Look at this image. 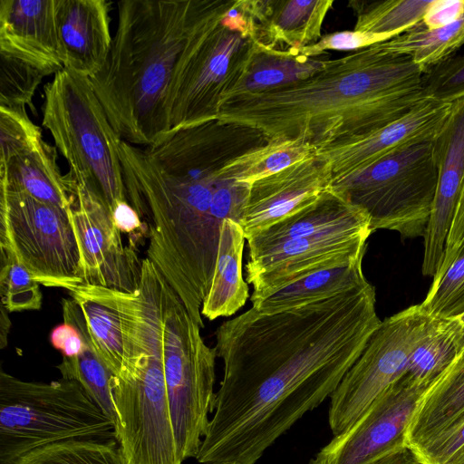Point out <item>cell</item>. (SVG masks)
Listing matches in <instances>:
<instances>
[{"label": "cell", "mask_w": 464, "mask_h": 464, "mask_svg": "<svg viewBox=\"0 0 464 464\" xmlns=\"http://www.w3.org/2000/svg\"><path fill=\"white\" fill-rule=\"evenodd\" d=\"M109 3L57 0L63 67L87 78L104 66L112 44Z\"/></svg>", "instance_id": "d6986e66"}, {"label": "cell", "mask_w": 464, "mask_h": 464, "mask_svg": "<svg viewBox=\"0 0 464 464\" xmlns=\"http://www.w3.org/2000/svg\"><path fill=\"white\" fill-rule=\"evenodd\" d=\"M0 53L50 74L63 69L57 0H0Z\"/></svg>", "instance_id": "ac0fdd59"}, {"label": "cell", "mask_w": 464, "mask_h": 464, "mask_svg": "<svg viewBox=\"0 0 464 464\" xmlns=\"http://www.w3.org/2000/svg\"><path fill=\"white\" fill-rule=\"evenodd\" d=\"M67 292L82 310L98 356L116 377H125L131 366L125 311L126 293L87 284L74 285Z\"/></svg>", "instance_id": "44dd1931"}, {"label": "cell", "mask_w": 464, "mask_h": 464, "mask_svg": "<svg viewBox=\"0 0 464 464\" xmlns=\"http://www.w3.org/2000/svg\"><path fill=\"white\" fill-rule=\"evenodd\" d=\"M464 446V413L416 450L426 464H447Z\"/></svg>", "instance_id": "f35d334b"}, {"label": "cell", "mask_w": 464, "mask_h": 464, "mask_svg": "<svg viewBox=\"0 0 464 464\" xmlns=\"http://www.w3.org/2000/svg\"><path fill=\"white\" fill-rule=\"evenodd\" d=\"M365 464H426L404 440L385 450Z\"/></svg>", "instance_id": "ee69618b"}, {"label": "cell", "mask_w": 464, "mask_h": 464, "mask_svg": "<svg viewBox=\"0 0 464 464\" xmlns=\"http://www.w3.org/2000/svg\"><path fill=\"white\" fill-rule=\"evenodd\" d=\"M134 368L111 380L115 440L124 464H182L167 394L158 294L149 295L128 324Z\"/></svg>", "instance_id": "5b68a950"}, {"label": "cell", "mask_w": 464, "mask_h": 464, "mask_svg": "<svg viewBox=\"0 0 464 464\" xmlns=\"http://www.w3.org/2000/svg\"><path fill=\"white\" fill-rule=\"evenodd\" d=\"M252 44L246 0H209L175 70L168 100L170 131L217 119Z\"/></svg>", "instance_id": "8992f818"}, {"label": "cell", "mask_w": 464, "mask_h": 464, "mask_svg": "<svg viewBox=\"0 0 464 464\" xmlns=\"http://www.w3.org/2000/svg\"><path fill=\"white\" fill-rule=\"evenodd\" d=\"M332 182L329 164L317 154L254 182L240 222L246 239L312 204Z\"/></svg>", "instance_id": "e0dca14e"}, {"label": "cell", "mask_w": 464, "mask_h": 464, "mask_svg": "<svg viewBox=\"0 0 464 464\" xmlns=\"http://www.w3.org/2000/svg\"><path fill=\"white\" fill-rule=\"evenodd\" d=\"M206 464H240V463L235 462V461H220V462H210V463H206Z\"/></svg>", "instance_id": "c3c4849f"}, {"label": "cell", "mask_w": 464, "mask_h": 464, "mask_svg": "<svg viewBox=\"0 0 464 464\" xmlns=\"http://www.w3.org/2000/svg\"><path fill=\"white\" fill-rule=\"evenodd\" d=\"M438 185L433 141L400 149L367 168L334 179L331 188L362 209L372 231L423 237Z\"/></svg>", "instance_id": "30bf717a"}, {"label": "cell", "mask_w": 464, "mask_h": 464, "mask_svg": "<svg viewBox=\"0 0 464 464\" xmlns=\"http://www.w3.org/2000/svg\"><path fill=\"white\" fill-rule=\"evenodd\" d=\"M68 174L73 201L67 213L79 249L82 283L137 294L142 259L133 246L123 244L106 201Z\"/></svg>", "instance_id": "4fadbf2b"}, {"label": "cell", "mask_w": 464, "mask_h": 464, "mask_svg": "<svg viewBox=\"0 0 464 464\" xmlns=\"http://www.w3.org/2000/svg\"><path fill=\"white\" fill-rule=\"evenodd\" d=\"M111 215L114 224L121 234L133 236L138 240L140 236L148 232L141 218L128 201L118 203L112 208Z\"/></svg>", "instance_id": "7bdbcfd3"}, {"label": "cell", "mask_w": 464, "mask_h": 464, "mask_svg": "<svg viewBox=\"0 0 464 464\" xmlns=\"http://www.w3.org/2000/svg\"><path fill=\"white\" fill-rule=\"evenodd\" d=\"M62 307L63 323L76 328L84 341V348L75 356H63L57 369L63 379L80 383L92 401L115 424L116 412L111 395V380L114 374L96 353L78 304L71 297L63 298Z\"/></svg>", "instance_id": "83f0119b"}, {"label": "cell", "mask_w": 464, "mask_h": 464, "mask_svg": "<svg viewBox=\"0 0 464 464\" xmlns=\"http://www.w3.org/2000/svg\"><path fill=\"white\" fill-rule=\"evenodd\" d=\"M464 235V187L461 193V197L459 199V203L458 206L457 213L450 229V232L448 237L445 255L443 263L440 268L445 266L453 254L455 253L457 247L459 246L462 237ZM440 272V271H439Z\"/></svg>", "instance_id": "f6af8a7d"}, {"label": "cell", "mask_w": 464, "mask_h": 464, "mask_svg": "<svg viewBox=\"0 0 464 464\" xmlns=\"http://www.w3.org/2000/svg\"><path fill=\"white\" fill-rule=\"evenodd\" d=\"M456 317H458V319L464 324V312Z\"/></svg>", "instance_id": "681fc988"}, {"label": "cell", "mask_w": 464, "mask_h": 464, "mask_svg": "<svg viewBox=\"0 0 464 464\" xmlns=\"http://www.w3.org/2000/svg\"><path fill=\"white\" fill-rule=\"evenodd\" d=\"M434 320L415 304L382 321L330 396L328 421L334 436L349 429L401 378Z\"/></svg>", "instance_id": "7c38bea8"}, {"label": "cell", "mask_w": 464, "mask_h": 464, "mask_svg": "<svg viewBox=\"0 0 464 464\" xmlns=\"http://www.w3.org/2000/svg\"><path fill=\"white\" fill-rule=\"evenodd\" d=\"M394 38L391 34H374L357 31L334 32L323 35L316 43L301 48L299 53L317 57L326 51H358Z\"/></svg>", "instance_id": "ab89813d"}, {"label": "cell", "mask_w": 464, "mask_h": 464, "mask_svg": "<svg viewBox=\"0 0 464 464\" xmlns=\"http://www.w3.org/2000/svg\"><path fill=\"white\" fill-rule=\"evenodd\" d=\"M316 151L300 139L271 140L230 160L220 173L224 178L251 185L315 155Z\"/></svg>", "instance_id": "4dcf8cb0"}, {"label": "cell", "mask_w": 464, "mask_h": 464, "mask_svg": "<svg viewBox=\"0 0 464 464\" xmlns=\"http://www.w3.org/2000/svg\"><path fill=\"white\" fill-rule=\"evenodd\" d=\"M451 104L423 99L393 122L316 154L329 164L333 179L352 174L400 149L433 140L446 121Z\"/></svg>", "instance_id": "2e32d148"}, {"label": "cell", "mask_w": 464, "mask_h": 464, "mask_svg": "<svg viewBox=\"0 0 464 464\" xmlns=\"http://www.w3.org/2000/svg\"><path fill=\"white\" fill-rule=\"evenodd\" d=\"M447 464H464V446L450 459Z\"/></svg>", "instance_id": "7dc6e473"}, {"label": "cell", "mask_w": 464, "mask_h": 464, "mask_svg": "<svg viewBox=\"0 0 464 464\" xmlns=\"http://www.w3.org/2000/svg\"><path fill=\"white\" fill-rule=\"evenodd\" d=\"M365 252L352 255L307 271L276 287L253 292L252 307L272 313L325 299L367 282L362 272Z\"/></svg>", "instance_id": "603a6c76"}, {"label": "cell", "mask_w": 464, "mask_h": 464, "mask_svg": "<svg viewBox=\"0 0 464 464\" xmlns=\"http://www.w3.org/2000/svg\"><path fill=\"white\" fill-rule=\"evenodd\" d=\"M115 439V424L76 381L27 382L0 371V464L54 443Z\"/></svg>", "instance_id": "52a82bcc"}, {"label": "cell", "mask_w": 464, "mask_h": 464, "mask_svg": "<svg viewBox=\"0 0 464 464\" xmlns=\"http://www.w3.org/2000/svg\"><path fill=\"white\" fill-rule=\"evenodd\" d=\"M368 281L272 313L251 307L215 332L224 375L197 460L256 464L330 397L382 321Z\"/></svg>", "instance_id": "6da1fadb"}, {"label": "cell", "mask_w": 464, "mask_h": 464, "mask_svg": "<svg viewBox=\"0 0 464 464\" xmlns=\"http://www.w3.org/2000/svg\"><path fill=\"white\" fill-rule=\"evenodd\" d=\"M327 61L304 56L297 50L269 48L253 40L245 66L221 103L233 97L271 92L304 81L323 69Z\"/></svg>", "instance_id": "cb8c5ba5"}, {"label": "cell", "mask_w": 464, "mask_h": 464, "mask_svg": "<svg viewBox=\"0 0 464 464\" xmlns=\"http://www.w3.org/2000/svg\"><path fill=\"white\" fill-rule=\"evenodd\" d=\"M11 322L8 317V311L1 305L0 316V347L4 348L7 344V335L9 333Z\"/></svg>", "instance_id": "bcb514c9"}, {"label": "cell", "mask_w": 464, "mask_h": 464, "mask_svg": "<svg viewBox=\"0 0 464 464\" xmlns=\"http://www.w3.org/2000/svg\"><path fill=\"white\" fill-rule=\"evenodd\" d=\"M42 140L41 129L25 109L0 106V165L34 149Z\"/></svg>", "instance_id": "8d00e7d4"}, {"label": "cell", "mask_w": 464, "mask_h": 464, "mask_svg": "<svg viewBox=\"0 0 464 464\" xmlns=\"http://www.w3.org/2000/svg\"><path fill=\"white\" fill-rule=\"evenodd\" d=\"M464 44V14L448 25L429 29L420 22L407 32L377 46L383 52L407 55L423 71L449 59Z\"/></svg>", "instance_id": "f546056e"}, {"label": "cell", "mask_w": 464, "mask_h": 464, "mask_svg": "<svg viewBox=\"0 0 464 464\" xmlns=\"http://www.w3.org/2000/svg\"><path fill=\"white\" fill-rule=\"evenodd\" d=\"M209 0H121L104 66L90 77L117 135L151 146L170 131L168 100L175 70Z\"/></svg>", "instance_id": "3957f363"}, {"label": "cell", "mask_w": 464, "mask_h": 464, "mask_svg": "<svg viewBox=\"0 0 464 464\" xmlns=\"http://www.w3.org/2000/svg\"><path fill=\"white\" fill-rule=\"evenodd\" d=\"M421 93L424 99L446 102L464 96V54L453 55L425 71Z\"/></svg>", "instance_id": "74e56055"}, {"label": "cell", "mask_w": 464, "mask_h": 464, "mask_svg": "<svg viewBox=\"0 0 464 464\" xmlns=\"http://www.w3.org/2000/svg\"><path fill=\"white\" fill-rule=\"evenodd\" d=\"M116 148L128 202L140 218H149L147 258L203 328L201 308L223 222L212 209L220 171L169 172L152 163L140 146L120 139Z\"/></svg>", "instance_id": "277c9868"}, {"label": "cell", "mask_w": 464, "mask_h": 464, "mask_svg": "<svg viewBox=\"0 0 464 464\" xmlns=\"http://www.w3.org/2000/svg\"><path fill=\"white\" fill-rule=\"evenodd\" d=\"M464 413V351L420 397L404 433L416 450Z\"/></svg>", "instance_id": "484cf974"}, {"label": "cell", "mask_w": 464, "mask_h": 464, "mask_svg": "<svg viewBox=\"0 0 464 464\" xmlns=\"http://www.w3.org/2000/svg\"><path fill=\"white\" fill-rule=\"evenodd\" d=\"M50 73L31 63L0 53V106L32 108L34 92Z\"/></svg>", "instance_id": "e575fe53"}, {"label": "cell", "mask_w": 464, "mask_h": 464, "mask_svg": "<svg viewBox=\"0 0 464 464\" xmlns=\"http://www.w3.org/2000/svg\"><path fill=\"white\" fill-rule=\"evenodd\" d=\"M367 215L332 188L314 202L246 239L247 248L291 239L369 236Z\"/></svg>", "instance_id": "ffe728a7"}, {"label": "cell", "mask_w": 464, "mask_h": 464, "mask_svg": "<svg viewBox=\"0 0 464 464\" xmlns=\"http://www.w3.org/2000/svg\"><path fill=\"white\" fill-rule=\"evenodd\" d=\"M50 341L52 345L65 357L75 356L84 348V341L79 332L75 327L65 323L53 329Z\"/></svg>", "instance_id": "b9f144b4"}, {"label": "cell", "mask_w": 464, "mask_h": 464, "mask_svg": "<svg viewBox=\"0 0 464 464\" xmlns=\"http://www.w3.org/2000/svg\"><path fill=\"white\" fill-rule=\"evenodd\" d=\"M432 141L438 185L423 236L422 274L434 277L443 263L464 187V96L452 102L450 114Z\"/></svg>", "instance_id": "9a60e30c"}, {"label": "cell", "mask_w": 464, "mask_h": 464, "mask_svg": "<svg viewBox=\"0 0 464 464\" xmlns=\"http://www.w3.org/2000/svg\"><path fill=\"white\" fill-rule=\"evenodd\" d=\"M464 14V0H432L422 22L436 29L459 20Z\"/></svg>", "instance_id": "60d3db41"}, {"label": "cell", "mask_w": 464, "mask_h": 464, "mask_svg": "<svg viewBox=\"0 0 464 464\" xmlns=\"http://www.w3.org/2000/svg\"><path fill=\"white\" fill-rule=\"evenodd\" d=\"M423 72L411 57L374 44L328 59L304 81L227 99L217 120L254 129L267 141L300 139L318 151L406 115L424 99Z\"/></svg>", "instance_id": "7a4b0ae2"}, {"label": "cell", "mask_w": 464, "mask_h": 464, "mask_svg": "<svg viewBox=\"0 0 464 464\" xmlns=\"http://www.w3.org/2000/svg\"><path fill=\"white\" fill-rule=\"evenodd\" d=\"M333 0H247L253 40L274 49L297 50L316 43Z\"/></svg>", "instance_id": "7402d4cb"}, {"label": "cell", "mask_w": 464, "mask_h": 464, "mask_svg": "<svg viewBox=\"0 0 464 464\" xmlns=\"http://www.w3.org/2000/svg\"><path fill=\"white\" fill-rule=\"evenodd\" d=\"M246 240L238 222L233 219L222 222L214 274L201 308V314L208 320L233 315L249 297L242 270Z\"/></svg>", "instance_id": "4316f807"}, {"label": "cell", "mask_w": 464, "mask_h": 464, "mask_svg": "<svg viewBox=\"0 0 464 464\" xmlns=\"http://www.w3.org/2000/svg\"><path fill=\"white\" fill-rule=\"evenodd\" d=\"M0 187L24 192L65 210L73 201L70 175H62L56 147L44 139L34 149L0 165Z\"/></svg>", "instance_id": "d4e9b609"}, {"label": "cell", "mask_w": 464, "mask_h": 464, "mask_svg": "<svg viewBox=\"0 0 464 464\" xmlns=\"http://www.w3.org/2000/svg\"><path fill=\"white\" fill-rule=\"evenodd\" d=\"M164 376L179 459L196 458L214 411L216 353L165 279L160 283Z\"/></svg>", "instance_id": "9c48e42d"}, {"label": "cell", "mask_w": 464, "mask_h": 464, "mask_svg": "<svg viewBox=\"0 0 464 464\" xmlns=\"http://www.w3.org/2000/svg\"><path fill=\"white\" fill-rule=\"evenodd\" d=\"M14 464H124L118 441L82 440L54 443L33 450Z\"/></svg>", "instance_id": "d6a6232c"}, {"label": "cell", "mask_w": 464, "mask_h": 464, "mask_svg": "<svg viewBox=\"0 0 464 464\" xmlns=\"http://www.w3.org/2000/svg\"><path fill=\"white\" fill-rule=\"evenodd\" d=\"M0 252L1 305L8 313L40 309L43 300L40 284L13 257Z\"/></svg>", "instance_id": "d590c367"}, {"label": "cell", "mask_w": 464, "mask_h": 464, "mask_svg": "<svg viewBox=\"0 0 464 464\" xmlns=\"http://www.w3.org/2000/svg\"><path fill=\"white\" fill-rule=\"evenodd\" d=\"M0 250L40 285L67 291L82 284L67 210L5 187H0Z\"/></svg>", "instance_id": "8fae6325"}, {"label": "cell", "mask_w": 464, "mask_h": 464, "mask_svg": "<svg viewBox=\"0 0 464 464\" xmlns=\"http://www.w3.org/2000/svg\"><path fill=\"white\" fill-rule=\"evenodd\" d=\"M420 306L434 318H452L464 312V235L449 263L433 277Z\"/></svg>", "instance_id": "836d02e7"}, {"label": "cell", "mask_w": 464, "mask_h": 464, "mask_svg": "<svg viewBox=\"0 0 464 464\" xmlns=\"http://www.w3.org/2000/svg\"><path fill=\"white\" fill-rule=\"evenodd\" d=\"M428 386L401 377L349 429L334 436L310 464H365L404 440L416 404Z\"/></svg>", "instance_id": "5bb4252c"}, {"label": "cell", "mask_w": 464, "mask_h": 464, "mask_svg": "<svg viewBox=\"0 0 464 464\" xmlns=\"http://www.w3.org/2000/svg\"><path fill=\"white\" fill-rule=\"evenodd\" d=\"M43 125L67 160L69 173L112 208L128 201L111 127L90 79L63 68L44 88Z\"/></svg>", "instance_id": "ba28073f"}, {"label": "cell", "mask_w": 464, "mask_h": 464, "mask_svg": "<svg viewBox=\"0 0 464 464\" xmlns=\"http://www.w3.org/2000/svg\"><path fill=\"white\" fill-rule=\"evenodd\" d=\"M431 1H350L349 5L356 16L353 30L396 37L422 21Z\"/></svg>", "instance_id": "1f68e13d"}, {"label": "cell", "mask_w": 464, "mask_h": 464, "mask_svg": "<svg viewBox=\"0 0 464 464\" xmlns=\"http://www.w3.org/2000/svg\"><path fill=\"white\" fill-rule=\"evenodd\" d=\"M464 351V324L458 319L435 318L427 336L410 356L402 378L430 385Z\"/></svg>", "instance_id": "f1b7e54d"}]
</instances>
